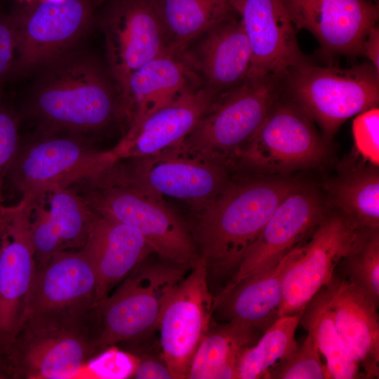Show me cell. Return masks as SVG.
Here are the masks:
<instances>
[{
    "label": "cell",
    "instance_id": "obj_1",
    "mask_svg": "<svg viewBox=\"0 0 379 379\" xmlns=\"http://www.w3.org/2000/svg\"><path fill=\"white\" fill-rule=\"evenodd\" d=\"M18 112L44 133L83 135L124 119L122 102L107 66L78 47L36 71Z\"/></svg>",
    "mask_w": 379,
    "mask_h": 379
},
{
    "label": "cell",
    "instance_id": "obj_2",
    "mask_svg": "<svg viewBox=\"0 0 379 379\" xmlns=\"http://www.w3.org/2000/svg\"><path fill=\"white\" fill-rule=\"evenodd\" d=\"M300 187L293 180L281 178L233 180L194 211L195 220L190 230L208 271L231 279L273 212Z\"/></svg>",
    "mask_w": 379,
    "mask_h": 379
},
{
    "label": "cell",
    "instance_id": "obj_3",
    "mask_svg": "<svg viewBox=\"0 0 379 379\" xmlns=\"http://www.w3.org/2000/svg\"><path fill=\"white\" fill-rule=\"evenodd\" d=\"M113 164L109 150L98 151L81 134L34 131L20 137L4 178V188L34 202L51 189L67 187Z\"/></svg>",
    "mask_w": 379,
    "mask_h": 379
},
{
    "label": "cell",
    "instance_id": "obj_4",
    "mask_svg": "<svg viewBox=\"0 0 379 379\" xmlns=\"http://www.w3.org/2000/svg\"><path fill=\"white\" fill-rule=\"evenodd\" d=\"M232 166L182 142L149 157L118 161L94 178L100 182L126 184L161 197L180 199L196 211L234 180Z\"/></svg>",
    "mask_w": 379,
    "mask_h": 379
},
{
    "label": "cell",
    "instance_id": "obj_5",
    "mask_svg": "<svg viewBox=\"0 0 379 379\" xmlns=\"http://www.w3.org/2000/svg\"><path fill=\"white\" fill-rule=\"evenodd\" d=\"M70 187L95 213L139 232L162 260L191 267L199 258L190 228L161 197L123 183L82 180Z\"/></svg>",
    "mask_w": 379,
    "mask_h": 379
},
{
    "label": "cell",
    "instance_id": "obj_6",
    "mask_svg": "<svg viewBox=\"0 0 379 379\" xmlns=\"http://www.w3.org/2000/svg\"><path fill=\"white\" fill-rule=\"evenodd\" d=\"M284 91L331 140L349 118L379 102V72L370 63L347 68L306 62L283 81Z\"/></svg>",
    "mask_w": 379,
    "mask_h": 379
},
{
    "label": "cell",
    "instance_id": "obj_7",
    "mask_svg": "<svg viewBox=\"0 0 379 379\" xmlns=\"http://www.w3.org/2000/svg\"><path fill=\"white\" fill-rule=\"evenodd\" d=\"M283 91L276 77L247 79L215 99L183 143L233 166Z\"/></svg>",
    "mask_w": 379,
    "mask_h": 379
},
{
    "label": "cell",
    "instance_id": "obj_8",
    "mask_svg": "<svg viewBox=\"0 0 379 379\" xmlns=\"http://www.w3.org/2000/svg\"><path fill=\"white\" fill-rule=\"evenodd\" d=\"M191 267L163 260L135 267L99 306L100 349L157 328L162 312Z\"/></svg>",
    "mask_w": 379,
    "mask_h": 379
},
{
    "label": "cell",
    "instance_id": "obj_9",
    "mask_svg": "<svg viewBox=\"0 0 379 379\" xmlns=\"http://www.w3.org/2000/svg\"><path fill=\"white\" fill-rule=\"evenodd\" d=\"M94 0H42L14 9L10 16L16 47L11 78L34 73L72 49L95 22Z\"/></svg>",
    "mask_w": 379,
    "mask_h": 379
},
{
    "label": "cell",
    "instance_id": "obj_10",
    "mask_svg": "<svg viewBox=\"0 0 379 379\" xmlns=\"http://www.w3.org/2000/svg\"><path fill=\"white\" fill-rule=\"evenodd\" d=\"M97 290L95 270L83 250L60 252L36 269L22 326L88 324L99 307Z\"/></svg>",
    "mask_w": 379,
    "mask_h": 379
},
{
    "label": "cell",
    "instance_id": "obj_11",
    "mask_svg": "<svg viewBox=\"0 0 379 379\" xmlns=\"http://www.w3.org/2000/svg\"><path fill=\"white\" fill-rule=\"evenodd\" d=\"M88 324H27L4 357L11 378H75L100 349Z\"/></svg>",
    "mask_w": 379,
    "mask_h": 379
},
{
    "label": "cell",
    "instance_id": "obj_12",
    "mask_svg": "<svg viewBox=\"0 0 379 379\" xmlns=\"http://www.w3.org/2000/svg\"><path fill=\"white\" fill-rule=\"evenodd\" d=\"M361 229L337 209L324 213L310 237L298 243L297 255L284 273L279 318L302 312L331 281L337 265L350 251Z\"/></svg>",
    "mask_w": 379,
    "mask_h": 379
},
{
    "label": "cell",
    "instance_id": "obj_13",
    "mask_svg": "<svg viewBox=\"0 0 379 379\" xmlns=\"http://www.w3.org/2000/svg\"><path fill=\"white\" fill-rule=\"evenodd\" d=\"M326 154L310 117L293 100H281L271 109L244 148V164L268 172H288L314 166Z\"/></svg>",
    "mask_w": 379,
    "mask_h": 379
},
{
    "label": "cell",
    "instance_id": "obj_14",
    "mask_svg": "<svg viewBox=\"0 0 379 379\" xmlns=\"http://www.w3.org/2000/svg\"><path fill=\"white\" fill-rule=\"evenodd\" d=\"M100 26L105 36L107 67L121 100L135 70L155 58L174 53L152 0H109Z\"/></svg>",
    "mask_w": 379,
    "mask_h": 379
},
{
    "label": "cell",
    "instance_id": "obj_15",
    "mask_svg": "<svg viewBox=\"0 0 379 379\" xmlns=\"http://www.w3.org/2000/svg\"><path fill=\"white\" fill-rule=\"evenodd\" d=\"M190 270L168 301L157 328L161 360L175 379L187 378L192 357L216 307L204 260L199 257Z\"/></svg>",
    "mask_w": 379,
    "mask_h": 379
},
{
    "label": "cell",
    "instance_id": "obj_16",
    "mask_svg": "<svg viewBox=\"0 0 379 379\" xmlns=\"http://www.w3.org/2000/svg\"><path fill=\"white\" fill-rule=\"evenodd\" d=\"M32 203L18 202L0 213V354L20 330L37 265L29 232Z\"/></svg>",
    "mask_w": 379,
    "mask_h": 379
},
{
    "label": "cell",
    "instance_id": "obj_17",
    "mask_svg": "<svg viewBox=\"0 0 379 379\" xmlns=\"http://www.w3.org/2000/svg\"><path fill=\"white\" fill-rule=\"evenodd\" d=\"M243 25L251 51L248 79L274 77L284 81L306 62L283 0H230Z\"/></svg>",
    "mask_w": 379,
    "mask_h": 379
},
{
    "label": "cell",
    "instance_id": "obj_18",
    "mask_svg": "<svg viewBox=\"0 0 379 379\" xmlns=\"http://www.w3.org/2000/svg\"><path fill=\"white\" fill-rule=\"evenodd\" d=\"M326 211L319 197L302 187L287 196L245 252L232 277L215 298L216 305L246 278L279 260L316 226Z\"/></svg>",
    "mask_w": 379,
    "mask_h": 379
},
{
    "label": "cell",
    "instance_id": "obj_19",
    "mask_svg": "<svg viewBox=\"0 0 379 379\" xmlns=\"http://www.w3.org/2000/svg\"><path fill=\"white\" fill-rule=\"evenodd\" d=\"M283 1L296 30L310 32L329 56L361 55L368 32L378 20V7L368 0Z\"/></svg>",
    "mask_w": 379,
    "mask_h": 379
},
{
    "label": "cell",
    "instance_id": "obj_20",
    "mask_svg": "<svg viewBox=\"0 0 379 379\" xmlns=\"http://www.w3.org/2000/svg\"><path fill=\"white\" fill-rule=\"evenodd\" d=\"M203 87L218 97L244 83L251 51L243 25L234 13L176 53Z\"/></svg>",
    "mask_w": 379,
    "mask_h": 379
},
{
    "label": "cell",
    "instance_id": "obj_21",
    "mask_svg": "<svg viewBox=\"0 0 379 379\" xmlns=\"http://www.w3.org/2000/svg\"><path fill=\"white\" fill-rule=\"evenodd\" d=\"M217 98L201 86L192 88L128 126L109 149L113 164L149 157L182 142Z\"/></svg>",
    "mask_w": 379,
    "mask_h": 379
},
{
    "label": "cell",
    "instance_id": "obj_22",
    "mask_svg": "<svg viewBox=\"0 0 379 379\" xmlns=\"http://www.w3.org/2000/svg\"><path fill=\"white\" fill-rule=\"evenodd\" d=\"M32 206L29 232L37 268L55 254L80 249L85 244L97 214L72 187H56Z\"/></svg>",
    "mask_w": 379,
    "mask_h": 379
},
{
    "label": "cell",
    "instance_id": "obj_23",
    "mask_svg": "<svg viewBox=\"0 0 379 379\" xmlns=\"http://www.w3.org/2000/svg\"><path fill=\"white\" fill-rule=\"evenodd\" d=\"M329 305L337 331L365 378L379 376V303L364 290L333 274Z\"/></svg>",
    "mask_w": 379,
    "mask_h": 379
},
{
    "label": "cell",
    "instance_id": "obj_24",
    "mask_svg": "<svg viewBox=\"0 0 379 379\" xmlns=\"http://www.w3.org/2000/svg\"><path fill=\"white\" fill-rule=\"evenodd\" d=\"M81 249L96 274L99 306L117 283L126 278L154 252L139 232L98 214Z\"/></svg>",
    "mask_w": 379,
    "mask_h": 379
},
{
    "label": "cell",
    "instance_id": "obj_25",
    "mask_svg": "<svg viewBox=\"0 0 379 379\" xmlns=\"http://www.w3.org/2000/svg\"><path fill=\"white\" fill-rule=\"evenodd\" d=\"M197 76L174 53L161 55L135 70L121 95L128 126L165 105L186 91L201 86Z\"/></svg>",
    "mask_w": 379,
    "mask_h": 379
},
{
    "label": "cell",
    "instance_id": "obj_26",
    "mask_svg": "<svg viewBox=\"0 0 379 379\" xmlns=\"http://www.w3.org/2000/svg\"><path fill=\"white\" fill-rule=\"evenodd\" d=\"M298 244L275 265L246 278L224 298L220 304L227 303L230 319L264 333L279 318L283 277L297 255Z\"/></svg>",
    "mask_w": 379,
    "mask_h": 379
},
{
    "label": "cell",
    "instance_id": "obj_27",
    "mask_svg": "<svg viewBox=\"0 0 379 379\" xmlns=\"http://www.w3.org/2000/svg\"><path fill=\"white\" fill-rule=\"evenodd\" d=\"M257 330L237 319L209 327L190 363L187 378L237 379L240 358L255 340Z\"/></svg>",
    "mask_w": 379,
    "mask_h": 379
},
{
    "label": "cell",
    "instance_id": "obj_28",
    "mask_svg": "<svg viewBox=\"0 0 379 379\" xmlns=\"http://www.w3.org/2000/svg\"><path fill=\"white\" fill-rule=\"evenodd\" d=\"M169 48L178 53L235 13L230 0H152Z\"/></svg>",
    "mask_w": 379,
    "mask_h": 379
},
{
    "label": "cell",
    "instance_id": "obj_29",
    "mask_svg": "<svg viewBox=\"0 0 379 379\" xmlns=\"http://www.w3.org/2000/svg\"><path fill=\"white\" fill-rule=\"evenodd\" d=\"M329 298L328 283L307 305L301 313L300 324L311 334L320 354L325 357L331 378H361L364 375L359 373V366L346 350L337 331Z\"/></svg>",
    "mask_w": 379,
    "mask_h": 379
},
{
    "label": "cell",
    "instance_id": "obj_30",
    "mask_svg": "<svg viewBox=\"0 0 379 379\" xmlns=\"http://www.w3.org/2000/svg\"><path fill=\"white\" fill-rule=\"evenodd\" d=\"M328 192L331 205L359 228L379 227L378 166L370 164L342 174Z\"/></svg>",
    "mask_w": 379,
    "mask_h": 379
},
{
    "label": "cell",
    "instance_id": "obj_31",
    "mask_svg": "<svg viewBox=\"0 0 379 379\" xmlns=\"http://www.w3.org/2000/svg\"><path fill=\"white\" fill-rule=\"evenodd\" d=\"M301 314L281 317L240 358L239 379L265 378L269 371L298 348L295 339Z\"/></svg>",
    "mask_w": 379,
    "mask_h": 379
},
{
    "label": "cell",
    "instance_id": "obj_32",
    "mask_svg": "<svg viewBox=\"0 0 379 379\" xmlns=\"http://www.w3.org/2000/svg\"><path fill=\"white\" fill-rule=\"evenodd\" d=\"M334 274L360 287L379 303V227L359 230Z\"/></svg>",
    "mask_w": 379,
    "mask_h": 379
},
{
    "label": "cell",
    "instance_id": "obj_33",
    "mask_svg": "<svg viewBox=\"0 0 379 379\" xmlns=\"http://www.w3.org/2000/svg\"><path fill=\"white\" fill-rule=\"evenodd\" d=\"M267 379H328L326 366L320 359V352L311 335L302 345L285 357L267 373Z\"/></svg>",
    "mask_w": 379,
    "mask_h": 379
},
{
    "label": "cell",
    "instance_id": "obj_34",
    "mask_svg": "<svg viewBox=\"0 0 379 379\" xmlns=\"http://www.w3.org/2000/svg\"><path fill=\"white\" fill-rule=\"evenodd\" d=\"M107 348L100 354L91 359L77 376L104 379L133 377L139 357L121 351L114 345Z\"/></svg>",
    "mask_w": 379,
    "mask_h": 379
},
{
    "label": "cell",
    "instance_id": "obj_35",
    "mask_svg": "<svg viewBox=\"0 0 379 379\" xmlns=\"http://www.w3.org/2000/svg\"><path fill=\"white\" fill-rule=\"evenodd\" d=\"M21 119L17 109L0 98V213L4 204V178L7 167L15 152L19 140Z\"/></svg>",
    "mask_w": 379,
    "mask_h": 379
},
{
    "label": "cell",
    "instance_id": "obj_36",
    "mask_svg": "<svg viewBox=\"0 0 379 379\" xmlns=\"http://www.w3.org/2000/svg\"><path fill=\"white\" fill-rule=\"evenodd\" d=\"M355 147L370 164H379V109L378 107L359 113L352 123Z\"/></svg>",
    "mask_w": 379,
    "mask_h": 379
},
{
    "label": "cell",
    "instance_id": "obj_37",
    "mask_svg": "<svg viewBox=\"0 0 379 379\" xmlns=\"http://www.w3.org/2000/svg\"><path fill=\"white\" fill-rule=\"evenodd\" d=\"M15 34L10 14L0 12V98L4 84L11 78L15 54Z\"/></svg>",
    "mask_w": 379,
    "mask_h": 379
},
{
    "label": "cell",
    "instance_id": "obj_38",
    "mask_svg": "<svg viewBox=\"0 0 379 379\" xmlns=\"http://www.w3.org/2000/svg\"><path fill=\"white\" fill-rule=\"evenodd\" d=\"M132 378L137 379L173 378L171 372L164 362L140 358H139Z\"/></svg>",
    "mask_w": 379,
    "mask_h": 379
},
{
    "label": "cell",
    "instance_id": "obj_39",
    "mask_svg": "<svg viewBox=\"0 0 379 379\" xmlns=\"http://www.w3.org/2000/svg\"><path fill=\"white\" fill-rule=\"evenodd\" d=\"M361 54L365 55L379 72V29L377 25L368 32L362 45Z\"/></svg>",
    "mask_w": 379,
    "mask_h": 379
},
{
    "label": "cell",
    "instance_id": "obj_40",
    "mask_svg": "<svg viewBox=\"0 0 379 379\" xmlns=\"http://www.w3.org/2000/svg\"><path fill=\"white\" fill-rule=\"evenodd\" d=\"M2 242H3V234H2V230L0 224V252L2 247Z\"/></svg>",
    "mask_w": 379,
    "mask_h": 379
},
{
    "label": "cell",
    "instance_id": "obj_41",
    "mask_svg": "<svg viewBox=\"0 0 379 379\" xmlns=\"http://www.w3.org/2000/svg\"><path fill=\"white\" fill-rule=\"evenodd\" d=\"M105 0H94L95 1V4L97 6L100 5V4H102V2H104Z\"/></svg>",
    "mask_w": 379,
    "mask_h": 379
}]
</instances>
